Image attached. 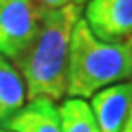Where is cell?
Instances as JSON below:
<instances>
[{"mask_svg":"<svg viewBox=\"0 0 132 132\" xmlns=\"http://www.w3.org/2000/svg\"><path fill=\"white\" fill-rule=\"evenodd\" d=\"M43 9L34 0H0V55L15 60L34 41Z\"/></svg>","mask_w":132,"mask_h":132,"instance_id":"obj_3","label":"cell"},{"mask_svg":"<svg viewBox=\"0 0 132 132\" xmlns=\"http://www.w3.org/2000/svg\"><path fill=\"white\" fill-rule=\"evenodd\" d=\"M34 2L38 4L39 9H43V10H53V9H60V7L67 5L70 0H34Z\"/></svg>","mask_w":132,"mask_h":132,"instance_id":"obj_9","label":"cell"},{"mask_svg":"<svg viewBox=\"0 0 132 132\" xmlns=\"http://www.w3.org/2000/svg\"><path fill=\"white\" fill-rule=\"evenodd\" d=\"M127 41H129V45H130V50H132V36H130V38L127 39Z\"/></svg>","mask_w":132,"mask_h":132,"instance_id":"obj_12","label":"cell"},{"mask_svg":"<svg viewBox=\"0 0 132 132\" xmlns=\"http://www.w3.org/2000/svg\"><path fill=\"white\" fill-rule=\"evenodd\" d=\"M91 98V110L100 132H122L132 108V82L108 86Z\"/></svg>","mask_w":132,"mask_h":132,"instance_id":"obj_5","label":"cell"},{"mask_svg":"<svg viewBox=\"0 0 132 132\" xmlns=\"http://www.w3.org/2000/svg\"><path fill=\"white\" fill-rule=\"evenodd\" d=\"M0 132H9V130H0ZM10 132H12V130H10Z\"/></svg>","mask_w":132,"mask_h":132,"instance_id":"obj_13","label":"cell"},{"mask_svg":"<svg viewBox=\"0 0 132 132\" xmlns=\"http://www.w3.org/2000/svg\"><path fill=\"white\" fill-rule=\"evenodd\" d=\"M81 5L67 4L60 9L43 10L41 26L34 41L14 60L26 79L28 100H62L69 88V46Z\"/></svg>","mask_w":132,"mask_h":132,"instance_id":"obj_1","label":"cell"},{"mask_svg":"<svg viewBox=\"0 0 132 132\" xmlns=\"http://www.w3.org/2000/svg\"><path fill=\"white\" fill-rule=\"evenodd\" d=\"M26 86L22 76L0 55V122L4 123L24 106Z\"/></svg>","mask_w":132,"mask_h":132,"instance_id":"obj_7","label":"cell"},{"mask_svg":"<svg viewBox=\"0 0 132 132\" xmlns=\"http://www.w3.org/2000/svg\"><path fill=\"white\" fill-rule=\"evenodd\" d=\"M86 22L101 41L129 39L132 36V0H89Z\"/></svg>","mask_w":132,"mask_h":132,"instance_id":"obj_4","label":"cell"},{"mask_svg":"<svg viewBox=\"0 0 132 132\" xmlns=\"http://www.w3.org/2000/svg\"><path fill=\"white\" fill-rule=\"evenodd\" d=\"M62 132H100L93 110L81 98H70L59 108Z\"/></svg>","mask_w":132,"mask_h":132,"instance_id":"obj_8","label":"cell"},{"mask_svg":"<svg viewBox=\"0 0 132 132\" xmlns=\"http://www.w3.org/2000/svg\"><path fill=\"white\" fill-rule=\"evenodd\" d=\"M122 132H132V108H130V113H129L127 122H125V125H123V130Z\"/></svg>","mask_w":132,"mask_h":132,"instance_id":"obj_10","label":"cell"},{"mask_svg":"<svg viewBox=\"0 0 132 132\" xmlns=\"http://www.w3.org/2000/svg\"><path fill=\"white\" fill-rule=\"evenodd\" d=\"M132 76L129 41L106 43L94 36L86 19L72 29L69 46V88L74 98H89L96 91Z\"/></svg>","mask_w":132,"mask_h":132,"instance_id":"obj_2","label":"cell"},{"mask_svg":"<svg viewBox=\"0 0 132 132\" xmlns=\"http://www.w3.org/2000/svg\"><path fill=\"white\" fill-rule=\"evenodd\" d=\"M86 2H89V0H74L76 5H82V4H86Z\"/></svg>","mask_w":132,"mask_h":132,"instance_id":"obj_11","label":"cell"},{"mask_svg":"<svg viewBox=\"0 0 132 132\" xmlns=\"http://www.w3.org/2000/svg\"><path fill=\"white\" fill-rule=\"evenodd\" d=\"M4 127L12 132H62L60 112L50 98H36L5 120Z\"/></svg>","mask_w":132,"mask_h":132,"instance_id":"obj_6","label":"cell"}]
</instances>
